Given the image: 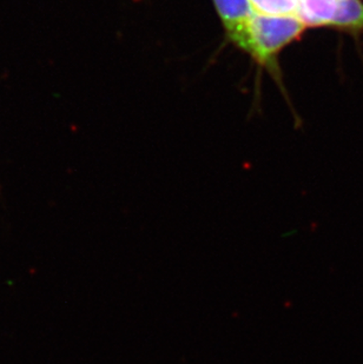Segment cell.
I'll list each match as a JSON object with an SVG mask.
<instances>
[{
	"mask_svg": "<svg viewBox=\"0 0 363 364\" xmlns=\"http://www.w3.org/2000/svg\"><path fill=\"white\" fill-rule=\"evenodd\" d=\"M305 28L296 16L275 17L254 14L233 43L253 55L257 62L268 65Z\"/></svg>",
	"mask_w": 363,
	"mask_h": 364,
	"instance_id": "1",
	"label": "cell"
},
{
	"mask_svg": "<svg viewBox=\"0 0 363 364\" xmlns=\"http://www.w3.org/2000/svg\"><path fill=\"white\" fill-rule=\"evenodd\" d=\"M341 0H298L296 17L305 28L334 26Z\"/></svg>",
	"mask_w": 363,
	"mask_h": 364,
	"instance_id": "2",
	"label": "cell"
},
{
	"mask_svg": "<svg viewBox=\"0 0 363 364\" xmlns=\"http://www.w3.org/2000/svg\"><path fill=\"white\" fill-rule=\"evenodd\" d=\"M214 3L228 36L235 41L254 14L251 4L248 0H214Z\"/></svg>",
	"mask_w": 363,
	"mask_h": 364,
	"instance_id": "3",
	"label": "cell"
},
{
	"mask_svg": "<svg viewBox=\"0 0 363 364\" xmlns=\"http://www.w3.org/2000/svg\"><path fill=\"white\" fill-rule=\"evenodd\" d=\"M334 26L352 30L363 28V3L360 0H341Z\"/></svg>",
	"mask_w": 363,
	"mask_h": 364,
	"instance_id": "4",
	"label": "cell"
},
{
	"mask_svg": "<svg viewBox=\"0 0 363 364\" xmlns=\"http://www.w3.org/2000/svg\"><path fill=\"white\" fill-rule=\"evenodd\" d=\"M251 10L261 16H296L298 0H248Z\"/></svg>",
	"mask_w": 363,
	"mask_h": 364,
	"instance_id": "5",
	"label": "cell"
}]
</instances>
